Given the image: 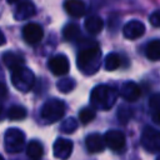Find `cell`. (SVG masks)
Masks as SVG:
<instances>
[{
	"label": "cell",
	"mask_w": 160,
	"mask_h": 160,
	"mask_svg": "<svg viewBox=\"0 0 160 160\" xmlns=\"http://www.w3.org/2000/svg\"><path fill=\"white\" fill-rule=\"evenodd\" d=\"M145 25L139 21V20H130L125 24L124 29H122V35L129 39V40H135L139 39L144 35L145 32Z\"/></svg>",
	"instance_id": "30bf717a"
},
{
	"label": "cell",
	"mask_w": 160,
	"mask_h": 160,
	"mask_svg": "<svg viewBox=\"0 0 160 160\" xmlns=\"http://www.w3.org/2000/svg\"><path fill=\"white\" fill-rule=\"evenodd\" d=\"M145 55L149 60H160V40H151L145 49Z\"/></svg>",
	"instance_id": "d6986e66"
},
{
	"label": "cell",
	"mask_w": 160,
	"mask_h": 160,
	"mask_svg": "<svg viewBox=\"0 0 160 160\" xmlns=\"http://www.w3.org/2000/svg\"><path fill=\"white\" fill-rule=\"evenodd\" d=\"M78 128V122L74 118H68L62 121V124L60 125V131L61 132H66V134H71L76 130Z\"/></svg>",
	"instance_id": "484cf974"
},
{
	"label": "cell",
	"mask_w": 160,
	"mask_h": 160,
	"mask_svg": "<svg viewBox=\"0 0 160 160\" xmlns=\"http://www.w3.org/2000/svg\"><path fill=\"white\" fill-rule=\"evenodd\" d=\"M48 66H49L50 71L56 76L66 75L70 69L69 59L62 54H56V55L51 56L48 61Z\"/></svg>",
	"instance_id": "52a82bcc"
},
{
	"label": "cell",
	"mask_w": 160,
	"mask_h": 160,
	"mask_svg": "<svg viewBox=\"0 0 160 160\" xmlns=\"http://www.w3.org/2000/svg\"><path fill=\"white\" fill-rule=\"evenodd\" d=\"M6 96H8V89H6L5 84H2V82L0 81V101L4 100Z\"/></svg>",
	"instance_id": "f1b7e54d"
},
{
	"label": "cell",
	"mask_w": 160,
	"mask_h": 160,
	"mask_svg": "<svg viewBox=\"0 0 160 160\" xmlns=\"http://www.w3.org/2000/svg\"><path fill=\"white\" fill-rule=\"evenodd\" d=\"M80 51L78 54V68L79 70L85 75H92L99 70L100 66V59H101V51L98 45V42L84 39L81 41Z\"/></svg>",
	"instance_id": "6da1fadb"
},
{
	"label": "cell",
	"mask_w": 160,
	"mask_h": 160,
	"mask_svg": "<svg viewBox=\"0 0 160 160\" xmlns=\"http://www.w3.org/2000/svg\"><path fill=\"white\" fill-rule=\"evenodd\" d=\"M132 116V111L130 108H126V106H120L119 110H118V119L121 124H126Z\"/></svg>",
	"instance_id": "4316f807"
},
{
	"label": "cell",
	"mask_w": 160,
	"mask_h": 160,
	"mask_svg": "<svg viewBox=\"0 0 160 160\" xmlns=\"http://www.w3.org/2000/svg\"><path fill=\"white\" fill-rule=\"evenodd\" d=\"M26 154L30 160H41L44 155V148L41 142L38 140H31L26 145Z\"/></svg>",
	"instance_id": "ac0fdd59"
},
{
	"label": "cell",
	"mask_w": 160,
	"mask_h": 160,
	"mask_svg": "<svg viewBox=\"0 0 160 160\" xmlns=\"http://www.w3.org/2000/svg\"><path fill=\"white\" fill-rule=\"evenodd\" d=\"M4 140H5V149L8 152H19L25 146V134L16 128L8 129Z\"/></svg>",
	"instance_id": "5b68a950"
},
{
	"label": "cell",
	"mask_w": 160,
	"mask_h": 160,
	"mask_svg": "<svg viewBox=\"0 0 160 160\" xmlns=\"http://www.w3.org/2000/svg\"><path fill=\"white\" fill-rule=\"evenodd\" d=\"M62 35H64V38H65L68 41L78 40V39L81 36L79 25L75 24V22H70V24H68V25L64 28V30H62Z\"/></svg>",
	"instance_id": "44dd1931"
},
{
	"label": "cell",
	"mask_w": 160,
	"mask_h": 160,
	"mask_svg": "<svg viewBox=\"0 0 160 160\" xmlns=\"http://www.w3.org/2000/svg\"><path fill=\"white\" fill-rule=\"evenodd\" d=\"M1 116H2V106L0 105V119H1Z\"/></svg>",
	"instance_id": "1f68e13d"
},
{
	"label": "cell",
	"mask_w": 160,
	"mask_h": 160,
	"mask_svg": "<svg viewBox=\"0 0 160 160\" xmlns=\"http://www.w3.org/2000/svg\"><path fill=\"white\" fill-rule=\"evenodd\" d=\"M118 98V91L110 86V85H104L100 84L95 86L91 90L90 94V102L95 109L99 110H109L112 108Z\"/></svg>",
	"instance_id": "7a4b0ae2"
},
{
	"label": "cell",
	"mask_w": 160,
	"mask_h": 160,
	"mask_svg": "<svg viewBox=\"0 0 160 160\" xmlns=\"http://www.w3.org/2000/svg\"><path fill=\"white\" fill-rule=\"evenodd\" d=\"M149 106L151 109V118L152 121L160 125V94H155L149 100Z\"/></svg>",
	"instance_id": "ffe728a7"
},
{
	"label": "cell",
	"mask_w": 160,
	"mask_h": 160,
	"mask_svg": "<svg viewBox=\"0 0 160 160\" xmlns=\"http://www.w3.org/2000/svg\"><path fill=\"white\" fill-rule=\"evenodd\" d=\"M120 95L126 101H136L141 95V89L134 81H126L120 88Z\"/></svg>",
	"instance_id": "7c38bea8"
},
{
	"label": "cell",
	"mask_w": 160,
	"mask_h": 160,
	"mask_svg": "<svg viewBox=\"0 0 160 160\" xmlns=\"http://www.w3.org/2000/svg\"><path fill=\"white\" fill-rule=\"evenodd\" d=\"M150 24L156 28L160 26V11H155L150 15Z\"/></svg>",
	"instance_id": "83f0119b"
},
{
	"label": "cell",
	"mask_w": 160,
	"mask_h": 160,
	"mask_svg": "<svg viewBox=\"0 0 160 160\" xmlns=\"http://www.w3.org/2000/svg\"><path fill=\"white\" fill-rule=\"evenodd\" d=\"M19 0H8V2L9 4H15V2H18Z\"/></svg>",
	"instance_id": "4dcf8cb0"
},
{
	"label": "cell",
	"mask_w": 160,
	"mask_h": 160,
	"mask_svg": "<svg viewBox=\"0 0 160 160\" xmlns=\"http://www.w3.org/2000/svg\"><path fill=\"white\" fill-rule=\"evenodd\" d=\"M35 11L36 10H35L34 4L30 2V1H28V0H24V1H21V2L18 4L14 16H15L16 20L21 21V20H26V19L31 18L35 14Z\"/></svg>",
	"instance_id": "9a60e30c"
},
{
	"label": "cell",
	"mask_w": 160,
	"mask_h": 160,
	"mask_svg": "<svg viewBox=\"0 0 160 160\" xmlns=\"http://www.w3.org/2000/svg\"><path fill=\"white\" fill-rule=\"evenodd\" d=\"M56 86H58L59 91H61V92H70L75 88V81L71 78H64L58 81Z\"/></svg>",
	"instance_id": "d4e9b609"
},
{
	"label": "cell",
	"mask_w": 160,
	"mask_h": 160,
	"mask_svg": "<svg viewBox=\"0 0 160 160\" xmlns=\"http://www.w3.org/2000/svg\"><path fill=\"white\" fill-rule=\"evenodd\" d=\"M72 141L69 139H64V138H59L52 146V151L55 158L60 159V160H66L71 152H72Z\"/></svg>",
	"instance_id": "8fae6325"
},
{
	"label": "cell",
	"mask_w": 160,
	"mask_h": 160,
	"mask_svg": "<svg viewBox=\"0 0 160 160\" xmlns=\"http://www.w3.org/2000/svg\"><path fill=\"white\" fill-rule=\"evenodd\" d=\"M65 114V104L60 99H50L45 101L41 108L40 115L46 124H52L60 120Z\"/></svg>",
	"instance_id": "277c9868"
},
{
	"label": "cell",
	"mask_w": 160,
	"mask_h": 160,
	"mask_svg": "<svg viewBox=\"0 0 160 160\" xmlns=\"http://www.w3.org/2000/svg\"><path fill=\"white\" fill-rule=\"evenodd\" d=\"M105 146L111 149L112 151H121L125 148V135L119 130H109L104 136Z\"/></svg>",
	"instance_id": "ba28073f"
},
{
	"label": "cell",
	"mask_w": 160,
	"mask_h": 160,
	"mask_svg": "<svg viewBox=\"0 0 160 160\" xmlns=\"http://www.w3.org/2000/svg\"><path fill=\"white\" fill-rule=\"evenodd\" d=\"M0 160H4V158H2V156H1V155H0Z\"/></svg>",
	"instance_id": "836d02e7"
},
{
	"label": "cell",
	"mask_w": 160,
	"mask_h": 160,
	"mask_svg": "<svg viewBox=\"0 0 160 160\" xmlns=\"http://www.w3.org/2000/svg\"><path fill=\"white\" fill-rule=\"evenodd\" d=\"M102 28H104V21H102V19L100 16L91 15V16L86 18V20H85V29H86V31L89 34L96 35V34L101 32Z\"/></svg>",
	"instance_id": "2e32d148"
},
{
	"label": "cell",
	"mask_w": 160,
	"mask_h": 160,
	"mask_svg": "<svg viewBox=\"0 0 160 160\" xmlns=\"http://www.w3.org/2000/svg\"><path fill=\"white\" fill-rule=\"evenodd\" d=\"M64 8L66 12L72 18H81L86 12V5L82 0H66Z\"/></svg>",
	"instance_id": "5bb4252c"
},
{
	"label": "cell",
	"mask_w": 160,
	"mask_h": 160,
	"mask_svg": "<svg viewBox=\"0 0 160 160\" xmlns=\"http://www.w3.org/2000/svg\"><path fill=\"white\" fill-rule=\"evenodd\" d=\"M42 36H44V30L41 25L36 22H29L22 28V38L30 45H35L40 42Z\"/></svg>",
	"instance_id": "9c48e42d"
},
{
	"label": "cell",
	"mask_w": 160,
	"mask_h": 160,
	"mask_svg": "<svg viewBox=\"0 0 160 160\" xmlns=\"http://www.w3.org/2000/svg\"><path fill=\"white\" fill-rule=\"evenodd\" d=\"M2 61L4 64L10 69V70H14L16 68H20L24 65V58L18 54V52H12V51H9V52H5L2 55Z\"/></svg>",
	"instance_id": "e0dca14e"
},
{
	"label": "cell",
	"mask_w": 160,
	"mask_h": 160,
	"mask_svg": "<svg viewBox=\"0 0 160 160\" xmlns=\"http://www.w3.org/2000/svg\"><path fill=\"white\" fill-rule=\"evenodd\" d=\"M141 145L149 152H160V131L150 126L145 128L141 134Z\"/></svg>",
	"instance_id": "8992f818"
},
{
	"label": "cell",
	"mask_w": 160,
	"mask_h": 160,
	"mask_svg": "<svg viewBox=\"0 0 160 160\" xmlns=\"http://www.w3.org/2000/svg\"><path fill=\"white\" fill-rule=\"evenodd\" d=\"M95 110L92 108H84L79 112V120L82 124H89L95 119Z\"/></svg>",
	"instance_id": "cb8c5ba5"
},
{
	"label": "cell",
	"mask_w": 160,
	"mask_h": 160,
	"mask_svg": "<svg viewBox=\"0 0 160 160\" xmlns=\"http://www.w3.org/2000/svg\"><path fill=\"white\" fill-rule=\"evenodd\" d=\"M156 160H160V155H159V156H158V158H156Z\"/></svg>",
	"instance_id": "d6a6232c"
},
{
	"label": "cell",
	"mask_w": 160,
	"mask_h": 160,
	"mask_svg": "<svg viewBox=\"0 0 160 160\" xmlns=\"http://www.w3.org/2000/svg\"><path fill=\"white\" fill-rule=\"evenodd\" d=\"M11 82L19 91L28 92L35 82V75L29 68L22 65L11 70Z\"/></svg>",
	"instance_id": "3957f363"
},
{
	"label": "cell",
	"mask_w": 160,
	"mask_h": 160,
	"mask_svg": "<svg viewBox=\"0 0 160 160\" xmlns=\"http://www.w3.org/2000/svg\"><path fill=\"white\" fill-rule=\"evenodd\" d=\"M26 109L21 105H12L9 108L8 112H6V116L10 119V120H22L26 118Z\"/></svg>",
	"instance_id": "603a6c76"
},
{
	"label": "cell",
	"mask_w": 160,
	"mask_h": 160,
	"mask_svg": "<svg viewBox=\"0 0 160 160\" xmlns=\"http://www.w3.org/2000/svg\"><path fill=\"white\" fill-rule=\"evenodd\" d=\"M85 145L89 152L91 154H96V152H101L105 149V142H104V138L99 134H90L86 136L85 139Z\"/></svg>",
	"instance_id": "4fadbf2b"
},
{
	"label": "cell",
	"mask_w": 160,
	"mask_h": 160,
	"mask_svg": "<svg viewBox=\"0 0 160 160\" xmlns=\"http://www.w3.org/2000/svg\"><path fill=\"white\" fill-rule=\"evenodd\" d=\"M121 65V58L116 52H110L104 59V66L108 71H114Z\"/></svg>",
	"instance_id": "7402d4cb"
},
{
	"label": "cell",
	"mask_w": 160,
	"mask_h": 160,
	"mask_svg": "<svg viewBox=\"0 0 160 160\" xmlns=\"http://www.w3.org/2000/svg\"><path fill=\"white\" fill-rule=\"evenodd\" d=\"M5 42H6V39H5L4 34H2V31L0 30V46H1V45H4Z\"/></svg>",
	"instance_id": "f546056e"
}]
</instances>
